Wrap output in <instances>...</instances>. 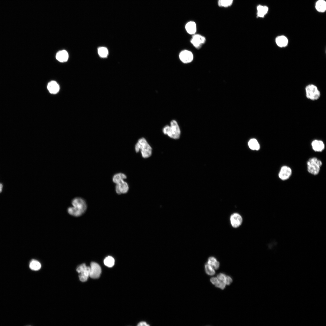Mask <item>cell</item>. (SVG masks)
<instances>
[{
  "instance_id": "6da1fadb",
  "label": "cell",
  "mask_w": 326,
  "mask_h": 326,
  "mask_svg": "<svg viewBox=\"0 0 326 326\" xmlns=\"http://www.w3.org/2000/svg\"><path fill=\"white\" fill-rule=\"evenodd\" d=\"M73 206L68 209V213L72 216H79L82 215L87 209L86 203L84 200L80 197L74 198L72 202Z\"/></svg>"
},
{
  "instance_id": "7a4b0ae2",
  "label": "cell",
  "mask_w": 326,
  "mask_h": 326,
  "mask_svg": "<svg viewBox=\"0 0 326 326\" xmlns=\"http://www.w3.org/2000/svg\"><path fill=\"white\" fill-rule=\"evenodd\" d=\"M163 133L170 138L177 139L179 138L181 135V130L176 120H173L170 123V125H166L162 129Z\"/></svg>"
},
{
  "instance_id": "3957f363",
  "label": "cell",
  "mask_w": 326,
  "mask_h": 326,
  "mask_svg": "<svg viewBox=\"0 0 326 326\" xmlns=\"http://www.w3.org/2000/svg\"><path fill=\"white\" fill-rule=\"evenodd\" d=\"M136 152L140 151L142 157L144 158L150 157L152 155V148L144 138H140L135 145Z\"/></svg>"
},
{
  "instance_id": "277c9868",
  "label": "cell",
  "mask_w": 326,
  "mask_h": 326,
  "mask_svg": "<svg viewBox=\"0 0 326 326\" xmlns=\"http://www.w3.org/2000/svg\"><path fill=\"white\" fill-rule=\"evenodd\" d=\"M322 165L321 161L316 157L310 158L307 162V170L310 174L316 175L319 174Z\"/></svg>"
},
{
  "instance_id": "5b68a950",
  "label": "cell",
  "mask_w": 326,
  "mask_h": 326,
  "mask_svg": "<svg viewBox=\"0 0 326 326\" xmlns=\"http://www.w3.org/2000/svg\"><path fill=\"white\" fill-rule=\"evenodd\" d=\"M306 97L312 101H316L320 97L321 94L317 87L313 84L308 85L305 88Z\"/></svg>"
},
{
  "instance_id": "8992f818",
  "label": "cell",
  "mask_w": 326,
  "mask_h": 326,
  "mask_svg": "<svg viewBox=\"0 0 326 326\" xmlns=\"http://www.w3.org/2000/svg\"><path fill=\"white\" fill-rule=\"evenodd\" d=\"M76 271L79 273L80 280L81 282H85L87 280L89 276L90 267L86 266L85 264H83L77 267Z\"/></svg>"
},
{
  "instance_id": "52a82bcc",
  "label": "cell",
  "mask_w": 326,
  "mask_h": 326,
  "mask_svg": "<svg viewBox=\"0 0 326 326\" xmlns=\"http://www.w3.org/2000/svg\"><path fill=\"white\" fill-rule=\"evenodd\" d=\"M89 276L93 279H97L99 277L101 273V267L97 263L92 262L90 264Z\"/></svg>"
},
{
  "instance_id": "ba28073f",
  "label": "cell",
  "mask_w": 326,
  "mask_h": 326,
  "mask_svg": "<svg viewBox=\"0 0 326 326\" xmlns=\"http://www.w3.org/2000/svg\"><path fill=\"white\" fill-rule=\"evenodd\" d=\"M292 174V170L291 168L286 165L282 166L279 172L278 177L282 181H286L289 179Z\"/></svg>"
},
{
  "instance_id": "9c48e42d",
  "label": "cell",
  "mask_w": 326,
  "mask_h": 326,
  "mask_svg": "<svg viewBox=\"0 0 326 326\" xmlns=\"http://www.w3.org/2000/svg\"><path fill=\"white\" fill-rule=\"evenodd\" d=\"M206 40V38L204 37L197 34L193 36L190 42L195 48L199 49L205 42Z\"/></svg>"
},
{
  "instance_id": "30bf717a",
  "label": "cell",
  "mask_w": 326,
  "mask_h": 326,
  "mask_svg": "<svg viewBox=\"0 0 326 326\" xmlns=\"http://www.w3.org/2000/svg\"><path fill=\"white\" fill-rule=\"evenodd\" d=\"M179 57L180 60L184 63L191 62L193 59V55L192 52L189 50H184L180 53Z\"/></svg>"
},
{
  "instance_id": "8fae6325",
  "label": "cell",
  "mask_w": 326,
  "mask_h": 326,
  "mask_svg": "<svg viewBox=\"0 0 326 326\" xmlns=\"http://www.w3.org/2000/svg\"><path fill=\"white\" fill-rule=\"evenodd\" d=\"M242 221L241 216L237 213H234L230 216V222L232 226L234 228L239 227L241 224Z\"/></svg>"
},
{
  "instance_id": "7c38bea8",
  "label": "cell",
  "mask_w": 326,
  "mask_h": 326,
  "mask_svg": "<svg viewBox=\"0 0 326 326\" xmlns=\"http://www.w3.org/2000/svg\"><path fill=\"white\" fill-rule=\"evenodd\" d=\"M129 188L128 184L123 180L116 184V191L118 194L127 193L128 191Z\"/></svg>"
},
{
  "instance_id": "4fadbf2b",
  "label": "cell",
  "mask_w": 326,
  "mask_h": 326,
  "mask_svg": "<svg viewBox=\"0 0 326 326\" xmlns=\"http://www.w3.org/2000/svg\"><path fill=\"white\" fill-rule=\"evenodd\" d=\"M311 145L313 150L316 152H321L324 150L325 148L324 142L321 140H314L312 142Z\"/></svg>"
},
{
  "instance_id": "5bb4252c",
  "label": "cell",
  "mask_w": 326,
  "mask_h": 326,
  "mask_svg": "<svg viewBox=\"0 0 326 326\" xmlns=\"http://www.w3.org/2000/svg\"><path fill=\"white\" fill-rule=\"evenodd\" d=\"M47 88L50 92L53 94H56L59 89V85L55 81L49 82L47 85Z\"/></svg>"
},
{
  "instance_id": "9a60e30c",
  "label": "cell",
  "mask_w": 326,
  "mask_h": 326,
  "mask_svg": "<svg viewBox=\"0 0 326 326\" xmlns=\"http://www.w3.org/2000/svg\"><path fill=\"white\" fill-rule=\"evenodd\" d=\"M275 41L277 45L281 47L286 46L288 42L287 38L283 35L277 37L276 38Z\"/></svg>"
},
{
  "instance_id": "2e32d148",
  "label": "cell",
  "mask_w": 326,
  "mask_h": 326,
  "mask_svg": "<svg viewBox=\"0 0 326 326\" xmlns=\"http://www.w3.org/2000/svg\"><path fill=\"white\" fill-rule=\"evenodd\" d=\"M69 57L68 52L65 50H62L58 52L56 54V58L59 61L61 62L67 61Z\"/></svg>"
},
{
  "instance_id": "e0dca14e",
  "label": "cell",
  "mask_w": 326,
  "mask_h": 326,
  "mask_svg": "<svg viewBox=\"0 0 326 326\" xmlns=\"http://www.w3.org/2000/svg\"><path fill=\"white\" fill-rule=\"evenodd\" d=\"M185 29L189 34H195L197 30L196 24L195 22L192 21L188 22L185 25Z\"/></svg>"
},
{
  "instance_id": "ac0fdd59",
  "label": "cell",
  "mask_w": 326,
  "mask_h": 326,
  "mask_svg": "<svg viewBox=\"0 0 326 326\" xmlns=\"http://www.w3.org/2000/svg\"><path fill=\"white\" fill-rule=\"evenodd\" d=\"M315 8L316 10L319 12H324L326 9V2L324 0H318L316 2Z\"/></svg>"
},
{
  "instance_id": "d6986e66",
  "label": "cell",
  "mask_w": 326,
  "mask_h": 326,
  "mask_svg": "<svg viewBox=\"0 0 326 326\" xmlns=\"http://www.w3.org/2000/svg\"><path fill=\"white\" fill-rule=\"evenodd\" d=\"M268 8L265 6L259 5L257 7V15L258 17L263 18L268 12Z\"/></svg>"
},
{
  "instance_id": "ffe728a7",
  "label": "cell",
  "mask_w": 326,
  "mask_h": 326,
  "mask_svg": "<svg viewBox=\"0 0 326 326\" xmlns=\"http://www.w3.org/2000/svg\"><path fill=\"white\" fill-rule=\"evenodd\" d=\"M209 265L213 267L214 269H218L219 267V263L216 258L213 257H209L207 262Z\"/></svg>"
},
{
  "instance_id": "44dd1931",
  "label": "cell",
  "mask_w": 326,
  "mask_h": 326,
  "mask_svg": "<svg viewBox=\"0 0 326 326\" xmlns=\"http://www.w3.org/2000/svg\"><path fill=\"white\" fill-rule=\"evenodd\" d=\"M30 268L34 271H37L39 270L41 267V264L37 260L33 259L30 262L29 264Z\"/></svg>"
},
{
  "instance_id": "7402d4cb",
  "label": "cell",
  "mask_w": 326,
  "mask_h": 326,
  "mask_svg": "<svg viewBox=\"0 0 326 326\" xmlns=\"http://www.w3.org/2000/svg\"><path fill=\"white\" fill-rule=\"evenodd\" d=\"M248 146L251 149L253 150H257L260 148L259 143L255 139H252L250 140L248 142Z\"/></svg>"
},
{
  "instance_id": "603a6c76",
  "label": "cell",
  "mask_w": 326,
  "mask_h": 326,
  "mask_svg": "<svg viewBox=\"0 0 326 326\" xmlns=\"http://www.w3.org/2000/svg\"><path fill=\"white\" fill-rule=\"evenodd\" d=\"M126 178V176L125 174L122 173H119L113 176L112 180L113 182L116 184Z\"/></svg>"
},
{
  "instance_id": "cb8c5ba5",
  "label": "cell",
  "mask_w": 326,
  "mask_h": 326,
  "mask_svg": "<svg viewBox=\"0 0 326 326\" xmlns=\"http://www.w3.org/2000/svg\"><path fill=\"white\" fill-rule=\"evenodd\" d=\"M104 262L105 266L111 267L114 265L115 260L112 257L108 256L105 258Z\"/></svg>"
},
{
  "instance_id": "d4e9b609",
  "label": "cell",
  "mask_w": 326,
  "mask_h": 326,
  "mask_svg": "<svg viewBox=\"0 0 326 326\" xmlns=\"http://www.w3.org/2000/svg\"><path fill=\"white\" fill-rule=\"evenodd\" d=\"M233 0H218V5L219 7H227L232 4Z\"/></svg>"
},
{
  "instance_id": "484cf974",
  "label": "cell",
  "mask_w": 326,
  "mask_h": 326,
  "mask_svg": "<svg viewBox=\"0 0 326 326\" xmlns=\"http://www.w3.org/2000/svg\"><path fill=\"white\" fill-rule=\"evenodd\" d=\"M206 273L209 275H213L215 273L214 269L206 263L205 265Z\"/></svg>"
},
{
  "instance_id": "4316f807",
  "label": "cell",
  "mask_w": 326,
  "mask_h": 326,
  "mask_svg": "<svg viewBox=\"0 0 326 326\" xmlns=\"http://www.w3.org/2000/svg\"><path fill=\"white\" fill-rule=\"evenodd\" d=\"M98 53L99 56L102 57H106L108 54L107 49L104 47H101L98 49Z\"/></svg>"
},
{
  "instance_id": "83f0119b",
  "label": "cell",
  "mask_w": 326,
  "mask_h": 326,
  "mask_svg": "<svg viewBox=\"0 0 326 326\" xmlns=\"http://www.w3.org/2000/svg\"><path fill=\"white\" fill-rule=\"evenodd\" d=\"M225 285L226 284L224 282L219 280V283L215 286L216 287L223 289L225 287Z\"/></svg>"
},
{
  "instance_id": "f1b7e54d",
  "label": "cell",
  "mask_w": 326,
  "mask_h": 326,
  "mask_svg": "<svg viewBox=\"0 0 326 326\" xmlns=\"http://www.w3.org/2000/svg\"><path fill=\"white\" fill-rule=\"evenodd\" d=\"M226 275L224 273H220L217 276V278L219 280L223 281L225 283Z\"/></svg>"
},
{
  "instance_id": "f546056e",
  "label": "cell",
  "mask_w": 326,
  "mask_h": 326,
  "mask_svg": "<svg viewBox=\"0 0 326 326\" xmlns=\"http://www.w3.org/2000/svg\"><path fill=\"white\" fill-rule=\"evenodd\" d=\"M232 278L229 276H226L225 282L226 284L229 285L232 283Z\"/></svg>"
},
{
  "instance_id": "4dcf8cb0",
  "label": "cell",
  "mask_w": 326,
  "mask_h": 326,
  "mask_svg": "<svg viewBox=\"0 0 326 326\" xmlns=\"http://www.w3.org/2000/svg\"><path fill=\"white\" fill-rule=\"evenodd\" d=\"M211 282L214 285H216L219 282V280L218 278L216 277H213L211 278L210 279Z\"/></svg>"
},
{
  "instance_id": "1f68e13d",
  "label": "cell",
  "mask_w": 326,
  "mask_h": 326,
  "mask_svg": "<svg viewBox=\"0 0 326 326\" xmlns=\"http://www.w3.org/2000/svg\"><path fill=\"white\" fill-rule=\"evenodd\" d=\"M137 326H149V325L145 321H142V322H140L138 324H137Z\"/></svg>"
},
{
  "instance_id": "d6a6232c",
  "label": "cell",
  "mask_w": 326,
  "mask_h": 326,
  "mask_svg": "<svg viewBox=\"0 0 326 326\" xmlns=\"http://www.w3.org/2000/svg\"><path fill=\"white\" fill-rule=\"evenodd\" d=\"M2 188L3 185L2 184L0 183V193H1L2 191Z\"/></svg>"
}]
</instances>
